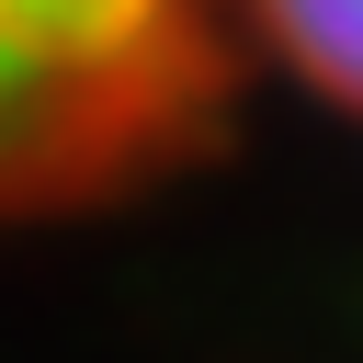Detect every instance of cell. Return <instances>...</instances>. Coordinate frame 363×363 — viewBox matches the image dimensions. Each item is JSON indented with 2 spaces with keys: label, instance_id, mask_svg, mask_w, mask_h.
Wrapping results in <instances>:
<instances>
[{
  "label": "cell",
  "instance_id": "1",
  "mask_svg": "<svg viewBox=\"0 0 363 363\" xmlns=\"http://www.w3.org/2000/svg\"><path fill=\"white\" fill-rule=\"evenodd\" d=\"M227 91V0H0V227L182 170Z\"/></svg>",
  "mask_w": 363,
  "mask_h": 363
},
{
  "label": "cell",
  "instance_id": "2",
  "mask_svg": "<svg viewBox=\"0 0 363 363\" xmlns=\"http://www.w3.org/2000/svg\"><path fill=\"white\" fill-rule=\"evenodd\" d=\"M250 11H261V34H272L329 102L363 113V0H250Z\"/></svg>",
  "mask_w": 363,
  "mask_h": 363
}]
</instances>
